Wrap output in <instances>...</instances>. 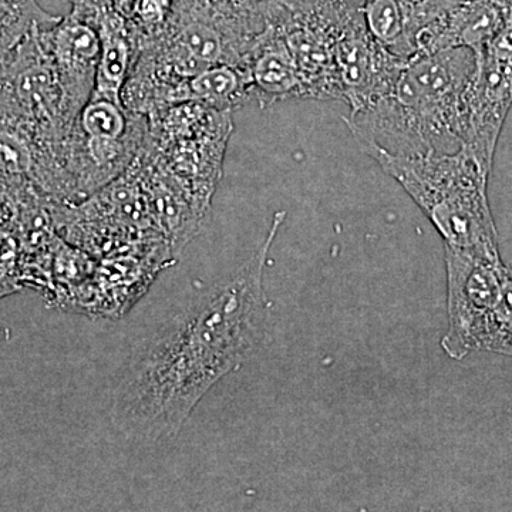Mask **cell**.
<instances>
[{
  "label": "cell",
  "mask_w": 512,
  "mask_h": 512,
  "mask_svg": "<svg viewBox=\"0 0 512 512\" xmlns=\"http://www.w3.org/2000/svg\"><path fill=\"white\" fill-rule=\"evenodd\" d=\"M255 100L261 106L302 99L301 77L284 37L272 25L256 37L247 60Z\"/></svg>",
  "instance_id": "cell-13"
},
{
  "label": "cell",
  "mask_w": 512,
  "mask_h": 512,
  "mask_svg": "<svg viewBox=\"0 0 512 512\" xmlns=\"http://www.w3.org/2000/svg\"><path fill=\"white\" fill-rule=\"evenodd\" d=\"M511 3L512 0H444L426 55L460 47L478 52L503 29Z\"/></svg>",
  "instance_id": "cell-12"
},
{
  "label": "cell",
  "mask_w": 512,
  "mask_h": 512,
  "mask_svg": "<svg viewBox=\"0 0 512 512\" xmlns=\"http://www.w3.org/2000/svg\"><path fill=\"white\" fill-rule=\"evenodd\" d=\"M232 113L200 103H181L148 117L140 153L177 184L204 217L210 214L224 171L234 131Z\"/></svg>",
  "instance_id": "cell-4"
},
{
  "label": "cell",
  "mask_w": 512,
  "mask_h": 512,
  "mask_svg": "<svg viewBox=\"0 0 512 512\" xmlns=\"http://www.w3.org/2000/svg\"><path fill=\"white\" fill-rule=\"evenodd\" d=\"M362 150L419 205L443 238L444 247L500 256L487 195L491 171L468 148L412 156H396L375 146Z\"/></svg>",
  "instance_id": "cell-3"
},
{
  "label": "cell",
  "mask_w": 512,
  "mask_h": 512,
  "mask_svg": "<svg viewBox=\"0 0 512 512\" xmlns=\"http://www.w3.org/2000/svg\"><path fill=\"white\" fill-rule=\"evenodd\" d=\"M448 328L441 348L461 360L481 352L485 328L503 286L507 265L501 256H484L444 247Z\"/></svg>",
  "instance_id": "cell-7"
},
{
  "label": "cell",
  "mask_w": 512,
  "mask_h": 512,
  "mask_svg": "<svg viewBox=\"0 0 512 512\" xmlns=\"http://www.w3.org/2000/svg\"><path fill=\"white\" fill-rule=\"evenodd\" d=\"M175 0H137L127 19L134 50L147 40L156 39L167 29L173 16Z\"/></svg>",
  "instance_id": "cell-17"
},
{
  "label": "cell",
  "mask_w": 512,
  "mask_h": 512,
  "mask_svg": "<svg viewBox=\"0 0 512 512\" xmlns=\"http://www.w3.org/2000/svg\"><path fill=\"white\" fill-rule=\"evenodd\" d=\"M404 60L394 56L372 36L366 23L346 20L336 47L342 100L352 113L366 109L390 92Z\"/></svg>",
  "instance_id": "cell-10"
},
{
  "label": "cell",
  "mask_w": 512,
  "mask_h": 512,
  "mask_svg": "<svg viewBox=\"0 0 512 512\" xmlns=\"http://www.w3.org/2000/svg\"><path fill=\"white\" fill-rule=\"evenodd\" d=\"M57 234L96 259L165 238L157 228L133 163L77 204L50 202Z\"/></svg>",
  "instance_id": "cell-5"
},
{
  "label": "cell",
  "mask_w": 512,
  "mask_h": 512,
  "mask_svg": "<svg viewBox=\"0 0 512 512\" xmlns=\"http://www.w3.org/2000/svg\"><path fill=\"white\" fill-rule=\"evenodd\" d=\"M481 352L512 359V269L505 268L503 286L485 328Z\"/></svg>",
  "instance_id": "cell-16"
},
{
  "label": "cell",
  "mask_w": 512,
  "mask_h": 512,
  "mask_svg": "<svg viewBox=\"0 0 512 512\" xmlns=\"http://www.w3.org/2000/svg\"><path fill=\"white\" fill-rule=\"evenodd\" d=\"M285 217L276 212L251 259L192 295L134 353L111 402V420L127 439H173L212 387L261 345L269 313L266 264Z\"/></svg>",
  "instance_id": "cell-1"
},
{
  "label": "cell",
  "mask_w": 512,
  "mask_h": 512,
  "mask_svg": "<svg viewBox=\"0 0 512 512\" xmlns=\"http://www.w3.org/2000/svg\"><path fill=\"white\" fill-rule=\"evenodd\" d=\"M23 291L22 247L18 235L0 225V301Z\"/></svg>",
  "instance_id": "cell-18"
},
{
  "label": "cell",
  "mask_w": 512,
  "mask_h": 512,
  "mask_svg": "<svg viewBox=\"0 0 512 512\" xmlns=\"http://www.w3.org/2000/svg\"><path fill=\"white\" fill-rule=\"evenodd\" d=\"M35 29L0 62V114L18 121L63 161L64 146L77 117L59 70Z\"/></svg>",
  "instance_id": "cell-6"
},
{
  "label": "cell",
  "mask_w": 512,
  "mask_h": 512,
  "mask_svg": "<svg viewBox=\"0 0 512 512\" xmlns=\"http://www.w3.org/2000/svg\"><path fill=\"white\" fill-rule=\"evenodd\" d=\"M137 0H111L113 3V8L120 13L123 18H130L131 12H133L134 5H136Z\"/></svg>",
  "instance_id": "cell-19"
},
{
  "label": "cell",
  "mask_w": 512,
  "mask_h": 512,
  "mask_svg": "<svg viewBox=\"0 0 512 512\" xmlns=\"http://www.w3.org/2000/svg\"><path fill=\"white\" fill-rule=\"evenodd\" d=\"M255 100L247 64H217L192 76L177 90L175 104L200 103L218 110H237Z\"/></svg>",
  "instance_id": "cell-14"
},
{
  "label": "cell",
  "mask_w": 512,
  "mask_h": 512,
  "mask_svg": "<svg viewBox=\"0 0 512 512\" xmlns=\"http://www.w3.org/2000/svg\"><path fill=\"white\" fill-rule=\"evenodd\" d=\"M43 43L55 60L70 109L76 116L92 99L100 57V37L89 23L69 15L52 28L40 30Z\"/></svg>",
  "instance_id": "cell-11"
},
{
  "label": "cell",
  "mask_w": 512,
  "mask_h": 512,
  "mask_svg": "<svg viewBox=\"0 0 512 512\" xmlns=\"http://www.w3.org/2000/svg\"><path fill=\"white\" fill-rule=\"evenodd\" d=\"M476 56V69L464 94L461 146L487 170L512 106V3L507 22Z\"/></svg>",
  "instance_id": "cell-9"
},
{
  "label": "cell",
  "mask_w": 512,
  "mask_h": 512,
  "mask_svg": "<svg viewBox=\"0 0 512 512\" xmlns=\"http://www.w3.org/2000/svg\"><path fill=\"white\" fill-rule=\"evenodd\" d=\"M175 262L177 255L165 238L151 239L97 259L93 275L73 292L63 311L119 319L146 295L157 276Z\"/></svg>",
  "instance_id": "cell-8"
},
{
  "label": "cell",
  "mask_w": 512,
  "mask_h": 512,
  "mask_svg": "<svg viewBox=\"0 0 512 512\" xmlns=\"http://www.w3.org/2000/svg\"><path fill=\"white\" fill-rule=\"evenodd\" d=\"M474 69L476 56L464 47L407 60L389 93L350 114L357 143L396 156L456 151Z\"/></svg>",
  "instance_id": "cell-2"
},
{
  "label": "cell",
  "mask_w": 512,
  "mask_h": 512,
  "mask_svg": "<svg viewBox=\"0 0 512 512\" xmlns=\"http://www.w3.org/2000/svg\"><path fill=\"white\" fill-rule=\"evenodd\" d=\"M37 0H0V62L35 29H49L59 22Z\"/></svg>",
  "instance_id": "cell-15"
}]
</instances>
